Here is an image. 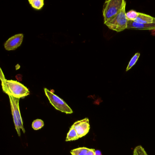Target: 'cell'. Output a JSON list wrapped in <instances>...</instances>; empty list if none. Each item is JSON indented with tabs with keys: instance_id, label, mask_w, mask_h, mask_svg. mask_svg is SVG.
Segmentation results:
<instances>
[{
	"instance_id": "1",
	"label": "cell",
	"mask_w": 155,
	"mask_h": 155,
	"mask_svg": "<svg viewBox=\"0 0 155 155\" xmlns=\"http://www.w3.org/2000/svg\"><path fill=\"white\" fill-rule=\"evenodd\" d=\"M0 78L2 83L3 92L10 96L17 98H23L30 94V91L27 87L23 84L16 81L7 80L1 69Z\"/></svg>"
},
{
	"instance_id": "2",
	"label": "cell",
	"mask_w": 155,
	"mask_h": 155,
	"mask_svg": "<svg viewBox=\"0 0 155 155\" xmlns=\"http://www.w3.org/2000/svg\"><path fill=\"white\" fill-rule=\"evenodd\" d=\"M126 2L124 0H107L103 5V16L104 23L115 18L123 8Z\"/></svg>"
},
{
	"instance_id": "3",
	"label": "cell",
	"mask_w": 155,
	"mask_h": 155,
	"mask_svg": "<svg viewBox=\"0 0 155 155\" xmlns=\"http://www.w3.org/2000/svg\"><path fill=\"white\" fill-rule=\"evenodd\" d=\"M126 7L125 4L120 12L114 18L105 24L110 29L117 32L127 29L128 20L126 17Z\"/></svg>"
},
{
	"instance_id": "4",
	"label": "cell",
	"mask_w": 155,
	"mask_h": 155,
	"mask_svg": "<svg viewBox=\"0 0 155 155\" xmlns=\"http://www.w3.org/2000/svg\"><path fill=\"white\" fill-rule=\"evenodd\" d=\"M44 91L51 104L55 109L66 114H69L73 113L72 109L62 99L55 95L51 91H50L47 88L44 89Z\"/></svg>"
},
{
	"instance_id": "5",
	"label": "cell",
	"mask_w": 155,
	"mask_h": 155,
	"mask_svg": "<svg viewBox=\"0 0 155 155\" xmlns=\"http://www.w3.org/2000/svg\"><path fill=\"white\" fill-rule=\"evenodd\" d=\"M72 126L76 130L79 138L86 136L90 129L89 120L88 118L76 121Z\"/></svg>"
},
{
	"instance_id": "6",
	"label": "cell",
	"mask_w": 155,
	"mask_h": 155,
	"mask_svg": "<svg viewBox=\"0 0 155 155\" xmlns=\"http://www.w3.org/2000/svg\"><path fill=\"white\" fill-rule=\"evenodd\" d=\"M23 39V35L18 34L12 36L4 44V48L7 51L15 50L21 46Z\"/></svg>"
},
{
	"instance_id": "7",
	"label": "cell",
	"mask_w": 155,
	"mask_h": 155,
	"mask_svg": "<svg viewBox=\"0 0 155 155\" xmlns=\"http://www.w3.org/2000/svg\"><path fill=\"white\" fill-rule=\"evenodd\" d=\"M9 97L11 107V108L14 110V111L16 113V116H17L18 120L20 129L22 130L23 133H25L22 117H21L20 111V110L19 106L20 99L14 97L10 96H9Z\"/></svg>"
},
{
	"instance_id": "8",
	"label": "cell",
	"mask_w": 155,
	"mask_h": 155,
	"mask_svg": "<svg viewBox=\"0 0 155 155\" xmlns=\"http://www.w3.org/2000/svg\"><path fill=\"white\" fill-rule=\"evenodd\" d=\"M127 29L155 30V24H143L128 20Z\"/></svg>"
},
{
	"instance_id": "9",
	"label": "cell",
	"mask_w": 155,
	"mask_h": 155,
	"mask_svg": "<svg viewBox=\"0 0 155 155\" xmlns=\"http://www.w3.org/2000/svg\"><path fill=\"white\" fill-rule=\"evenodd\" d=\"M134 21L143 24H155V18L150 15L139 12L138 16Z\"/></svg>"
},
{
	"instance_id": "10",
	"label": "cell",
	"mask_w": 155,
	"mask_h": 155,
	"mask_svg": "<svg viewBox=\"0 0 155 155\" xmlns=\"http://www.w3.org/2000/svg\"><path fill=\"white\" fill-rule=\"evenodd\" d=\"M79 138V137L76 130L72 126H71V127L69 131L67 134L66 141H73V140H77Z\"/></svg>"
},
{
	"instance_id": "11",
	"label": "cell",
	"mask_w": 155,
	"mask_h": 155,
	"mask_svg": "<svg viewBox=\"0 0 155 155\" xmlns=\"http://www.w3.org/2000/svg\"><path fill=\"white\" fill-rule=\"evenodd\" d=\"M89 149V148L85 147H78L72 150L70 152L72 155H86Z\"/></svg>"
},
{
	"instance_id": "12",
	"label": "cell",
	"mask_w": 155,
	"mask_h": 155,
	"mask_svg": "<svg viewBox=\"0 0 155 155\" xmlns=\"http://www.w3.org/2000/svg\"><path fill=\"white\" fill-rule=\"evenodd\" d=\"M28 2L32 8L37 10L42 8L44 5L43 0H29Z\"/></svg>"
},
{
	"instance_id": "13",
	"label": "cell",
	"mask_w": 155,
	"mask_h": 155,
	"mask_svg": "<svg viewBox=\"0 0 155 155\" xmlns=\"http://www.w3.org/2000/svg\"><path fill=\"white\" fill-rule=\"evenodd\" d=\"M140 56V53L139 52H137L131 58V59H130L129 62L127 67V69H126V71H128L129 70H130L135 65L136 62L137 61Z\"/></svg>"
},
{
	"instance_id": "14",
	"label": "cell",
	"mask_w": 155,
	"mask_h": 155,
	"mask_svg": "<svg viewBox=\"0 0 155 155\" xmlns=\"http://www.w3.org/2000/svg\"><path fill=\"white\" fill-rule=\"evenodd\" d=\"M44 126V123L42 120L37 119L32 122V127L34 130H38Z\"/></svg>"
},
{
	"instance_id": "15",
	"label": "cell",
	"mask_w": 155,
	"mask_h": 155,
	"mask_svg": "<svg viewBox=\"0 0 155 155\" xmlns=\"http://www.w3.org/2000/svg\"><path fill=\"white\" fill-rule=\"evenodd\" d=\"M139 12L134 10H130L126 13V17L129 21H134L138 16Z\"/></svg>"
},
{
	"instance_id": "16",
	"label": "cell",
	"mask_w": 155,
	"mask_h": 155,
	"mask_svg": "<svg viewBox=\"0 0 155 155\" xmlns=\"http://www.w3.org/2000/svg\"><path fill=\"white\" fill-rule=\"evenodd\" d=\"M133 155H148L142 146H137L133 150Z\"/></svg>"
},
{
	"instance_id": "17",
	"label": "cell",
	"mask_w": 155,
	"mask_h": 155,
	"mask_svg": "<svg viewBox=\"0 0 155 155\" xmlns=\"http://www.w3.org/2000/svg\"><path fill=\"white\" fill-rule=\"evenodd\" d=\"M86 155H96V150L94 149H90Z\"/></svg>"
},
{
	"instance_id": "18",
	"label": "cell",
	"mask_w": 155,
	"mask_h": 155,
	"mask_svg": "<svg viewBox=\"0 0 155 155\" xmlns=\"http://www.w3.org/2000/svg\"><path fill=\"white\" fill-rule=\"evenodd\" d=\"M96 155H102L101 151L99 150H96Z\"/></svg>"
}]
</instances>
